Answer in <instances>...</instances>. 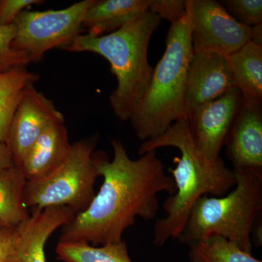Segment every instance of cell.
Listing matches in <instances>:
<instances>
[{"instance_id": "obj_1", "label": "cell", "mask_w": 262, "mask_h": 262, "mask_svg": "<svg viewBox=\"0 0 262 262\" xmlns=\"http://www.w3.org/2000/svg\"><path fill=\"white\" fill-rule=\"evenodd\" d=\"M112 160L98 151L97 169L103 184L84 211L62 227L60 242H86L98 246L121 242L136 218L153 220L159 210L158 195L176 192L157 150L133 160L120 139L112 141Z\"/></svg>"}, {"instance_id": "obj_2", "label": "cell", "mask_w": 262, "mask_h": 262, "mask_svg": "<svg viewBox=\"0 0 262 262\" xmlns=\"http://www.w3.org/2000/svg\"><path fill=\"white\" fill-rule=\"evenodd\" d=\"M166 146L179 149L181 158H177V166L170 170L176 192L163 203L166 215L155 224L153 243L159 247L169 239H178L193 206L202 196H223L235 185L233 170L222 158L212 161L196 150L187 119L174 122L161 136L144 141L139 154Z\"/></svg>"}, {"instance_id": "obj_3", "label": "cell", "mask_w": 262, "mask_h": 262, "mask_svg": "<svg viewBox=\"0 0 262 262\" xmlns=\"http://www.w3.org/2000/svg\"><path fill=\"white\" fill-rule=\"evenodd\" d=\"M161 21L148 11L110 34L99 37L80 34L62 49L72 53L91 52L110 62L117 81L110 96V106L122 121L130 120L149 86L154 70L148 59L149 42Z\"/></svg>"}, {"instance_id": "obj_4", "label": "cell", "mask_w": 262, "mask_h": 262, "mask_svg": "<svg viewBox=\"0 0 262 262\" xmlns=\"http://www.w3.org/2000/svg\"><path fill=\"white\" fill-rule=\"evenodd\" d=\"M187 12L171 24L161 59L153 70L149 86L130 119L138 139L144 141L163 134L178 120L189 115L186 86L193 55Z\"/></svg>"}, {"instance_id": "obj_5", "label": "cell", "mask_w": 262, "mask_h": 262, "mask_svg": "<svg viewBox=\"0 0 262 262\" xmlns=\"http://www.w3.org/2000/svg\"><path fill=\"white\" fill-rule=\"evenodd\" d=\"M233 172V190L223 196L203 195L196 202L179 237L182 244L220 236L252 254L251 234L262 213V179Z\"/></svg>"}, {"instance_id": "obj_6", "label": "cell", "mask_w": 262, "mask_h": 262, "mask_svg": "<svg viewBox=\"0 0 262 262\" xmlns=\"http://www.w3.org/2000/svg\"><path fill=\"white\" fill-rule=\"evenodd\" d=\"M98 140L96 134L74 143L67 159L56 170L42 178L27 181L24 195L27 208L64 206L75 215L84 211L96 195L95 184L100 177L98 152H95Z\"/></svg>"}, {"instance_id": "obj_7", "label": "cell", "mask_w": 262, "mask_h": 262, "mask_svg": "<svg viewBox=\"0 0 262 262\" xmlns=\"http://www.w3.org/2000/svg\"><path fill=\"white\" fill-rule=\"evenodd\" d=\"M92 3L83 0L60 10H24L14 21L12 48L27 54L32 62L53 48L63 49L81 34L84 13Z\"/></svg>"}, {"instance_id": "obj_8", "label": "cell", "mask_w": 262, "mask_h": 262, "mask_svg": "<svg viewBox=\"0 0 262 262\" xmlns=\"http://www.w3.org/2000/svg\"><path fill=\"white\" fill-rule=\"evenodd\" d=\"M194 53L228 57L251 39V28L234 20L220 2L186 0Z\"/></svg>"}, {"instance_id": "obj_9", "label": "cell", "mask_w": 262, "mask_h": 262, "mask_svg": "<svg viewBox=\"0 0 262 262\" xmlns=\"http://www.w3.org/2000/svg\"><path fill=\"white\" fill-rule=\"evenodd\" d=\"M242 101V94L233 88L189 113L188 126L193 144L207 159L214 161L221 158V151L225 145Z\"/></svg>"}, {"instance_id": "obj_10", "label": "cell", "mask_w": 262, "mask_h": 262, "mask_svg": "<svg viewBox=\"0 0 262 262\" xmlns=\"http://www.w3.org/2000/svg\"><path fill=\"white\" fill-rule=\"evenodd\" d=\"M62 121L64 117L53 101L34 86L29 88L15 110L7 138L15 165H20L29 148L48 127Z\"/></svg>"}, {"instance_id": "obj_11", "label": "cell", "mask_w": 262, "mask_h": 262, "mask_svg": "<svg viewBox=\"0 0 262 262\" xmlns=\"http://www.w3.org/2000/svg\"><path fill=\"white\" fill-rule=\"evenodd\" d=\"M225 146L233 171L262 179L261 101L243 97Z\"/></svg>"}, {"instance_id": "obj_12", "label": "cell", "mask_w": 262, "mask_h": 262, "mask_svg": "<svg viewBox=\"0 0 262 262\" xmlns=\"http://www.w3.org/2000/svg\"><path fill=\"white\" fill-rule=\"evenodd\" d=\"M228 57L211 53H193L187 77L186 101L189 113L203 103L233 89Z\"/></svg>"}, {"instance_id": "obj_13", "label": "cell", "mask_w": 262, "mask_h": 262, "mask_svg": "<svg viewBox=\"0 0 262 262\" xmlns=\"http://www.w3.org/2000/svg\"><path fill=\"white\" fill-rule=\"evenodd\" d=\"M75 213L64 206L34 210L18 227L15 262H46L45 246L52 234L70 222Z\"/></svg>"}, {"instance_id": "obj_14", "label": "cell", "mask_w": 262, "mask_h": 262, "mask_svg": "<svg viewBox=\"0 0 262 262\" xmlns=\"http://www.w3.org/2000/svg\"><path fill=\"white\" fill-rule=\"evenodd\" d=\"M71 146L65 121L55 122L29 148L19 167L27 181L42 178L63 163Z\"/></svg>"}, {"instance_id": "obj_15", "label": "cell", "mask_w": 262, "mask_h": 262, "mask_svg": "<svg viewBox=\"0 0 262 262\" xmlns=\"http://www.w3.org/2000/svg\"><path fill=\"white\" fill-rule=\"evenodd\" d=\"M149 0H93L84 13L82 28L94 37L121 29L149 11Z\"/></svg>"}, {"instance_id": "obj_16", "label": "cell", "mask_w": 262, "mask_h": 262, "mask_svg": "<svg viewBox=\"0 0 262 262\" xmlns=\"http://www.w3.org/2000/svg\"><path fill=\"white\" fill-rule=\"evenodd\" d=\"M234 86L243 97L262 101V47L248 42L228 56Z\"/></svg>"}, {"instance_id": "obj_17", "label": "cell", "mask_w": 262, "mask_h": 262, "mask_svg": "<svg viewBox=\"0 0 262 262\" xmlns=\"http://www.w3.org/2000/svg\"><path fill=\"white\" fill-rule=\"evenodd\" d=\"M27 182L17 165L0 170V229L16 228L30 216L24 203Z\"/></svg>"}, {"instance_id": "obj_18", "label": "cell", "mask_w": 262, "mask_h": 262, "mask_svg": "<svg viewBox=\"0 0 262 262\" xmlns=\"http://www.w3.org/2000/svg\"><path fill=\"white\" fill-rule=\"evenodd\" d=\"M39 80V75L27 67L0 72V140L7 142L15 110L27 90Z\"/></svg>"}, {"instance_id": "obj_19", "label": "cell", "mask_w": 262, "mask_h": 262, "mask_svg": "<svg viewBox=\"0 0 262 262\" xmlns=\"http://www.w3.org/2000/svg\"><path fill=\"white\" fill-rule=\"evenodd\" d=\"M57 258L63 262H133L126 243L95 246L86 242H58Z\"/></svg>"}, {"instance_id": "obj_20", "label": "cell", "mask_w": 262, "mask_h": 262, "mask_svg": "<svg viewBox=\"0 0 262 262\" xmlns=\"http://www.w3.org/2000/svg\"><path fill=\"white\" fill-rule=\"evenodd\" d=\"M189 262H262L220 236H211L187 245Z\"/></svg>"}, {"instance_id": "obj_21", "label": "cell", "mask_w": 262, "mask_h": 262, "mask_svg": "<svg viewBox=\"0 0 262 262\" xmlns=\"http://www.w3.org/2000/svg\"><path fill=\"white\" fill-rule=\"evenodd\" d=\"M15 32L14 24L0 27V72H7L16 67H27L32 63L27 54L12 48Z\"/></svg>"}, {"instance_id": "obj_22", "label": "cell", "mask_w": 262, "mask_h": 262, "mask_svg": "<svg viewBox=\"0 0 262 262\" xmlns=\"http://www.w3.org/2000/svg\"><path fill=\"white\" fill-rule=\"evenodd\" d=\"M231 16L248 27L262 24L261 0H223L220 2Z\"/></svg>"}, {"instance_id": "obj_23", "label": "cell", "mask_w": 262, "mask_h": 262, "mask_svg": "<svg viewBox=\"0 0 262 262\" xmlns=\"http://www.w3.org/2000/svg\"><path fill=\"white\" fill-rule=\"evenodd\" d=\"M149 11L175 24L187 13L186 0H149Z\"/></svg>"}, {"instance_id": "obj_24", "label": "cell", "mask_w": 262, "mask_h": 262, "mask_svg": "<svg viewBox=\"0 0 262 262\" xmlns=\"http://www.w3.org/2000/svg\"><path fill=\"white\" fill-rule=\"evenodd\" d=\"M43 3L42 0H0V27L14 24L15 19L24 10Z\"/></svg>"}, {"instance_id": "obj_25", "label": "cell", "mask_w": 262, "mask_h": 262, "mask_svg": "<svg viewBox=\"0 0 262 262\" xmlns=\"http://www.w3.org/2000/svg\"><path fill=\"white\" fill-rule=\"evenodd\" d=\"M18 241V227L0 229V262H15Z\"/></svg>"}, {"instance_id": "obj_26", "label": "cell", "mask_w": 262, "mask_h": 262, "mask_svg": "<svg viewBox=\"0 0 262 262\" xmlns=\"http://www.w3.org/2000/svg\"><path fill=\"white\" fill-rule=\"evenodd\" d=\"M15 165L6 143L0 140V170Z\"/></svg>"}, {"instance_id": "obj_27", "label": "cell", "mask_w": 262, "mask_h": 262, "mask_svg": "<svg viewBox=\"0 0 262 262\" xmlns=\"http://www.w3.org/2000/svg\"><path fill=\"white\" fill-rule=\"evenodd\" d=\"M250 42L262 47V24L251 27V35Z\"/></svg>"}]
</instances>
